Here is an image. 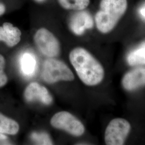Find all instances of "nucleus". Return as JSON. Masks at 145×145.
Returning a JSON list of instances; mask_svg holds the SVG:
<instances>
[{"label":"nucleus","mask_w":145,"mask_h":145,"mask_svg":"<svg viewBox=\"0 0 145 145\" xmlns=\"http://www.w3.org/2000/svg\"><path fill=\"white\" fill-rule=\"evenodd\" d=\"M69 60L78 78L89 86H96L104 78V69L99 61L85 48L78 47L69 53Z\"/></svg>","instance_id":"1"},{"label":"nucleus","mask_w":145,"mask_h":145,"mask_svg":"<svg viewBox=\"0 0 145 145\" xmlns=\"http://www.w3.org/2000/svg\"><path fill=\"white\" fill-rule=\"evenodd\" d=\"M127 0H101L99 8L95 15V23L101 33L110 32L127 10Z\"/></svg>","instance_id":"2"},{"label":"nucleus","mask_w":145,"mask_h":145,"mask_svg":"<svg viewBox=\"0 0 145 145\" xmlns=\"http://www.w3.org/2000/svg\"><path fill=\"white\" fill-rule=\"evenodd\" d=\"M42 78L48 83H54L59 81H72L74 75L67 65L62 61L47 59L43 65Z\"/></svg>","instance_id":"3"},{"label":"nucleus","mask_w":145,"mask_h":145,"mask_svg":"<svg viewBox=\"0 0 145 145\" xmlns=\"http://www.w3.org/2000/svg\"><path fill=\"white\" fill-rule=\"evenodd\" d=\"M130 130L131 125L126 119L116 118L112 120L105 132L104 139L106 145H124Z\"/></svg>","instance_id":"4"},{"label":"nucleus","mask_w":145,"mask_h":145,"mask_svg":"<svg viewBox=\"0 0 145 145\" xmlns=\"http://www.w3.org/2000/svg\"><path fill=\"white\" fill-rule=\"evenodd\" d=\"M50 123L53 127L64 130L75 137L82 135L85 131L83 124L67 111H61L56 114L51 119Z\"/></svg>","instance_id":"5"},{"label":"nucleus","mask_w":145,"mask_h":145,"mask_svg":"<svg viewBox=\"0 0 145 145\" xmlns=\"http://www.w3.org/2000/svg\"><path fill=\"white\" fill-rule=\"evenodd\" d=\"M34 41L39 51L47 57H56L60 52V44L58 39L45 28H40L36 31Z\"/></svg>","instance_id":"6"},{"label":"nucleus","mask_w":145,"mask_h":145,"mask_svg":"<svg viewBox=\"0 0 145 145\" xmlns=\"http://www.w3.org/2000/svg\"><path fill=\"white\" fill-rule=\"evenodd\" d=\"M93 21L91 15L86 11H77L69 21V27L77 36L82 35L85 31L93 27Z\"/></svg>","instance_id":"7"},{"label":"nucleus","mask_w":145,"mask_h":145,"mask_svg":"<svg viewBox=\"0 0 145 145\" xmlns=\"http://www.w3.org/2000/svg\"><path fill=\"white\" fill-rule=\"evenodd\" d=\"M24 96L29 102L38 101L45 105H50L53 102L52 95L48 90L37 82L30 83L25 89Z\"/></svg>","instance_id":"8"},{"label":"nucleus","mask_w":145,"mask_h":145,"mask_svg":"<svg viewBox=\"0 0 145 145\" xmlns=\"http://www.w3.org/2000/svg\"><path fill=\"white\" fill-rule=\"evenodd\" d=\"M125 89L133 91L145 86V68H135L127 72L122 80Z\"/></svg>","instance_id":"9"},{"label":"nucleus","mask_w":145,"mask_h":145,"mask_svg":"<svg viewBox=\"0 0 145 145\" xmlns=\"http://www.w3.org/2000/svg\"><path fill=\"white\" fill-rule=\"evenodd\" d=\"M22 32L17 27L5 22L0 26V41L5 42L9 47L15 46L21 41Z\"/></svg>","instance_id":"10"},{"label":"nucleus","mask_w":145,"mask_h":145,"mask_svg":"<svg viewBox=\"0 0 145 145\" xmlns=\"http://www.w3.org/2000/svg\"><path fill=\"white\" fill-rule=\"evenodd\" d=\"M127 61L130 66L145 65V39L129 53Z\"/></svg>","instance_id":"11"},{"label":"nucleus","mask_w":145,"mask_h":145,"mask_svg":"<svg viewBox=\"0 0 145 145\" xmlns=\"http://www.w3.org/2000/svg\"><path fill=\"white\" fill-rule=\"evenodd\" d=\"M20 129L19 124L13 119L9 118L0 113V133L15 135Z\"/></svg>","instance_id":"12"},{"label":"nucleus","mask_w":145,"mask_h":145,"mask_svg":"<svg viewBox=\"0 0 145 145\" xmlns=\"http://www.w3.org/2000/svg\"><path fill=\"white\" fill-rule=\"evenodd\" d=\"M21 69L23 73L27 75H31L35 71L36 61L35 57L29 53H25L21 59Z\"/></svg>","instance_id":"13"},{"label":"nucleus","mask_w":145,"mask_h":145,"mask_svg":"<svg viewBox=\"0 0 145 145\" xmlns=\"http://www.w3.org/2000/svg\"><path fill=\"white\" fill-rule=\"evenodd\" d=\"M62 8L67 10H85L89 5L90 0H57Z\"/></svg>","instance_id":"14"},{"label":"nucleus","mask_w":145,"mask_h":145,"mask_svg":"<svg viewBox=\"0 0 145 145\" xmlns=\"http://www.w3.org/2000/svg\"><path fill=\"white\" fill-rule=\"evenodd\" d=\"M31 138L37 145H53V141L50 135L46 132H33Z\"/></svg>","instance_id":"15"},{"label":"nucleus","mask_w":145,"mask_h":145,"mask_svg":"<svg viewBox=\"0 0 145 145\" xmlns=\"http://www.w3.org/2000/svg\"><path fill=\"white\" fill-rule=\"evenodd\" d=\"M5 61L4 57L0 54V87H2L8 82V78L4 72Z\"/></svg>","instance_id":"16"},{"label":"nucleus","mask_w":145,"mask_h":145,"mask_svg":"<svg viewBox=\"0 0 145 145\" xmlns=\"http://www.w3.org/2000/svg\"><path fill=\"white\" fill-rule=\"evenodd\" d=\"M8 140V137L3 135V133H0V143H1V144H3V143H5V144H7L8 142L7 141V140Z\"/></svg>","instance_id":"17"},{"label":"nucleus","mask_w":145,"mask_h":145,"mask_svg":"<svg viewBox=\"0 0 145 145\" xmlns=\"http://www.w3.org/2000/svg\"><path fill=\"white\" fill-rule=\"evenodd\" d=\"M5 12V5L0 2V16L2 15Z\"/></svg>","instance_id":"18"},{"label":"nucleus","mask_w":145,"mask_h":145,"mask_svg":"<svg viewBox=\"0 0 145 145\" xmlns=\"http://www.w3.org/2000/svg\"><path fill=\"white\" fill-rule=\"evenodd\" d=\"M140 14L145 17V7L141 9V10H140Z\"/></svg>","instance_id":"19"},{"label":"nucleus","mask_w":145,"mask_h":145,"mask_svg":"<svg viewBox=\"0 0 145 145\" xmlns=\"http://www.w3.org/2000/svg\"><path fill=\"white\" fill-rule=\"evenodd\" d=\"M36 1H37V2H43L45 0H36Z\"/></svg>","instance_id":"20"}]
</instances>
